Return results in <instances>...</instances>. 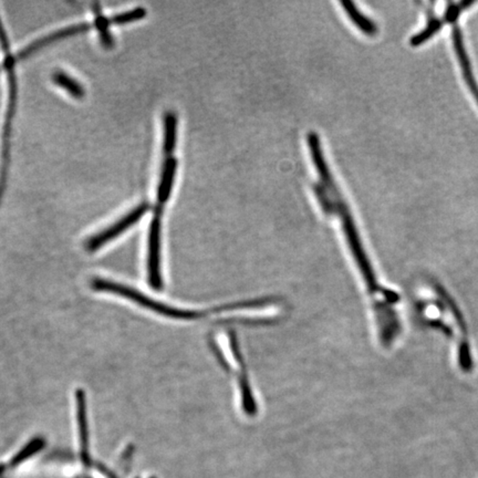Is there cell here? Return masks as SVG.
I'll use <instances>...</instances> for the list:
<instances>
[{"label":"cell","mask_w":478,"mask_h":478,"mask_svg":"<svg viewBox=\"0 0 478 478\" xmlns=\"http://www.w3.org/2000/svg\"><path fill=\"white\" fill-rule=\"evenodd\" d=\"M91 27L92 26H91V25H88V23H81V25L68 27V28H64V29L57 30V32H52L50 35L39 38L35 42H32V44L29 45L27 48L21 50V51L18 53L17 59L18 60H23V59L28 58L34 52L42 49L45 47L49 46L52 42L62 40V39H66V38L73 37V36L78 35V34H81V32H87Z\"/></svg>","instance_id":"cell-5"},{"label":"cell","mask_w":478,"mask_h":478,"mask_svg":"<svg viewBox=\"0 0 478 478\" xmlns=\"http://www.w3.org/2000/svg\"><path fill=\"white\" fill-rule=\"evenodd\" d=\"M176 170H177V161L173 156H165L163 168H162L161 179H160L159 188H158V203L163 205L170 199L171 193L173 190L174 181H175Z\"/></svg>","instance_id":"cell-6"},{"label":"cell","mask_w":478,"mask_h":478,"mask_svg":"<svg viewBox=\"0 0 478 478\" xmlns=\"http://www.w3.org/2000/svg\"><path fill=\"white\" fill-rule=\"evenodd\" d=\"M92 288L95 289V290L109 291V292H112V294L127 298V299L132 300V301L142 305V307H144V308L150 309L152 312L163 314V316H166V317L190 320L196 319V318L202 316V314H197V312H185V310H181V309L172 308V307H168V305L156 303L155 300L147 297V296L142 294L141 292H138L136 289L130 288V287H127V286L120 285V284L112 283V281H109V280L93 279Z\"/></svg>","instance_id":"cell-1"},{"label":"cell","mask_w":478,"mask_h":478,"mask_svg":"<svg viewBox=\"0 0 478 478\" xmlns=\"http://www.w3.org/2000/svg\"><path fill=\"white\" fill-rule=\"evenodd\" d=\"M77 401V416H78L79 429H80L81 449L84 462L89 460V434H88L87 407H86V395L82 390H78L75 393Z\"/></svg>","instance_id":"cell-8"},{"label":"cell","mask_w":478,"mask_h":478,"mask_svg":"<svg viewBox=\"0 0 478 478\" xmlns=\"http://www.w3.org/2000/svg\"><path fill=\"white\" fill-rule=\"evenodd\" d=\"M150 210V205L147 203L138 205L136 210H131L130 213L127 214V216L122 217L118 223L110 226L107 229H104L101 233L97 234L95 236L88 240L86 244V249L88 251H95L100 249L102 246L105 245L108 242H111L116 237L120 236L122 233L129 229L131 226L136 224L138 219H141L144 216L147 210Z\"/></svg>","instance_id":"cell-3"},{"label":"cell","mask_w":478,"mask_h":478,"mask_svg":"<svg viewBox=\"0 0 478 478\" xmlns=\"http://www.w3.org/2000/svg\"><path fill=\"white\" fill-rule=\"evenodd\" d=\"M52 79H53V82L58 87L62 88L70 95H73V98H84L86 90H84V86L75 80V78H73V77H70L69 75H66V73H62V71H57L52 75Z\"/></svg>","instance_id":"cell-11"},{"label":"cell","mask_w":478,"mask_h":478,"mask_svg":"<svg viewBox=\"0 0 478 478\" xmlns=\"http://www.w3.org/2000/svg\"><path fill=\"white\" fill-rule=\"evenodd\" d=\"M314 195L317 197L320 206H321V208H323L327 216L337 215L336 205H334L331 196L329 195L328 190L323 186V183H314Z\"/></svg>","instance_id":"cell-12"},{"label":"cell","mask_w":478,"mask_h":478,"mask_svg":"<svg viewBox=\"0 0 478 478\" xmlns=\"http://www.w3.org/2000/svg\"><path fill=\"white\" fill-rule=\"evenodd\" d=\"M110 25L109 18L103 17H97L95 21V26L97 27V29L100 32V39H101L102 45H103L104 48L110 49L113 47V38L111 37V34H110L109 30H108V26Z\"/></svg>","instance_id":"cell-14"},{"label":"cell","mask_w":478,"mask_h":478,"mask_svg":"<svg viewBox=\"0 0 478 478\" xmlns=\"http://www.w3.org/2000/svg\"><path fill=\"white\" fill-rule=\"evenodd\" d=\"M427 9H429V21H427V27L411 38L410 44L412 47H420L427 42L429 39H432L436 34L441 32L444 25L446 23L444 21L443 17H436L432 8Z\"/></svg>","instance_id":"cell-9"},{"label":"cell","mask_w":478,"mask_h":478,"mask_svg":"<svg viewBox=\"0 0 478 478\" xmlns=\"http://www.w3.org/2000/svg\"><path fill=\"white\" fill-rule=\"evenodd\" d=\"M163 205L156 204L155 214L153 217L149 234V258L147 271L149 281L153 288H162L161 276V217Z\"/></svg>","instance_id":"cell-2"},{"label":"cell","mask_w":478,"mask_h":478,"mask_svg":"<svg viewBox=\"0 0 478 478\" xmlns=\"http://www.w3.org/2000/svg\"><path fill=\"white\" fill-rule=\"evenodd\" d=\"M147 16L145 8H136L130 12H122L114 17L109 18L110 23H116V25H124V23H133V21H141Z\"/></svg>","instance_id":"cell-13"},{"label":"cell","mask_w":478,"mask_h":478,"mask_svg":"<svg viewBox=\"0 0 478 478\" xmlns=\"http://www.w3.org/2000/svg\"><path fill=\"white\" fill-rule=\"evenodd\" d=\"M452 27L453 47L455 50L456 58H457L458 64L461 66L462 75H463L465 84H466L467 88L470 90L473 98L478 105V82L476 80L475 75H474L470 55L467 53L466 47L464 44L463 32H462L461 27L458 26L457 23L452 25Z\"/></svg>","instance_id":"cell-4"},{"label":"cell","mask_w":478,"mask_h":478,"mask_svg":"<svg viewBox=\"0 0 478 478\" xmlns=\"http://www.w3.org/2000/svg\"><path fill=\"white\" fill-rule=\"evenodd\" d=\"M176 129H177V118L172 111L165 113L164 116V140H163V151L165 156L172 155L176 147Z\"/></svg>","instance_id":"cell-10"},{"label":"cell","mask_w":478,"mask_h":478,"mask_svg":"<svg viewBox=\"0 0 478 478\" xmlns=\"http://www.w3.org/2000/svg\"><path fill=\"white\" fill-rule=\"evenodd\" d=\"M340 5L344 9L349 18L351 19L352 23H355L361 32H364L368 36L377 35V32H379L377 23L362 14L355 3H352L350 0H342L340 1Z\"/></svg>","instance_id":"cell-7"}]
</instances>
